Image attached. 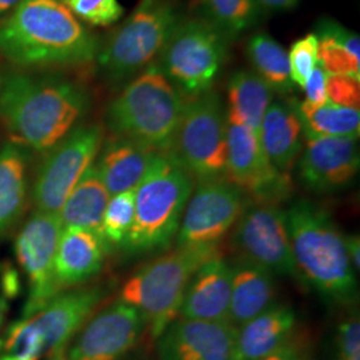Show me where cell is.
I'll return each instance as SVG.
<instances>
[{
    "mask_svg": "<svg viewBox=\"0 0 360 360\" xmlns=\"http://www.w3.org/2000/svg\"><path fill=\"white\" fill-rule=\"evenodd\" d=\"M101 43L62 0H22L0 18V53L26 68H70L96 60Z\"/></svg>",
    "mask_w": 360,
    "mask_h": 360,
    "instance_id": "1",
    "label": "cell"
},
{
    "mask_svg": "<svg viewBox=\"0 0 360 360\" xmlns=\"http://www.w3.org/2000/svg\"><path fill=\"white\" fill-rule=\"evenodd\" d=\"M89 107L84 89L65 79L13 74L0 86V123L13 143L39 153L60 142Z\"/></svg>",
    "mask_w": 360,
    "mask_h": 360,
    "instance_id": "2",
    "label": "cell"
},
{
    "mask_svg": "<svg viewBox=\"0 0 360 360\" xmlns=\"http://www.w3.org/2000/svg\"><path fill=\"white\" fill-rule=\"evenodd\" d=\"M292 257L302 282L336 303L358 292L345 236L331 215L309 200H297L285 212Z\"/></svg>",
    "mask_w": 360,
    "mask_h": 360,
    "instance_id": "3",
    "label": "cell"
},
{
    "mask_svg": "<svg viewBox=\"0 0 360 360\" xmlns=\"http://www.w3.org/2000/svg\"><path fill=\"white\" fill-rule=\"evenodd\" d=\"M186 101L156 65L134 77L107 108L114 136L168 153Z\"/></svg>",
    "mask_w": 360,
    "mask_h": 360,
    "instance_id": "4",
    "label": "cell"
},
{
    "mask_svg": "<svg viewBox=\"0 0 360 360\" xmlns=\"http://www.w3.org/2000/svg\"><path fill=\"white\" fill-rule=\"evenodd\" d=\"M220 255V245L176 247L135 272L123 285L120 299L142 314L148 333L159 339L179 316L183 297L195 272Z\"/></svg>",
    "mask_w": 360,
    "mask_h": 360,
    "instance_id": "5",
    "label": "cell"
},
{
    "mask_svg": "<svg viewBox=\"0 0 360 360\" xmlns=\"http://www.w3.org/2000/svg\"><path fill=\"white\" fill-rule=\"evenodd\" d=\"M193 188V176L168 153H158L135 188V217L123 245L147 252L171 245Z\"/></svg>",
    "mask_w": 360,
    "mask_h": 360,
    "instance_id": "6",
    "label": "cell"
},
{
    "mask_svg": "<svg viewBox=\"0 0 360 360\" xmlns=\"http://www.w3.org/2000/svg\"><path fill=\"white\" fill-rule=\"evenodd\" d=\"M179 20L172 0H141L101 46L96 60L102 74L115 83L139 75L159 59Z\"/></svg>",
    "mask_w": 360,
    "mask_h": 360,
    "instance_id": "7",
    "label": "cell"
},
{
    "mask_svg": "<svg viewBox=\"0 0 360 360\" xmlns=\"http://www.w3.org/2000/svg\"><path fill=\"white\" fill-rule=\"evenodd\" d=\"M168 154L199 181L226 176L227 115L218 94L207 91L184 103Z\"/></svg>",
    "mask_w": 360,
    "mask_h": 360,
    "instance_id": "8",
    "label": "cell"
},
{
    "mask_svg": "<svg viewBox=\"0 0 360 360\" xmlns=\"http://www.w3.org/2000/svg\"><path fill=\"white\" fill-rule=\"evenodd\" d=\"M227 39L206 19H180L160 53L159 70L180 94L210 91L227 53Z\"/></svg>",
    "mask_w": 360,
    "mask_h": 360,
    "instance_id": "9",
    "label": "cell"
},
{
    "mask_svg": "<svg viewBox=\"0 0 360 360\" xmlns=\"http://www.w3.org/2000/svg\"><path fill=\"white\" fill-rule=\"evenodd\" d=\"M103 138L101 126H80L49 150L34 186L38 211L59 215L68 195L101 153Z\"/></svg>",
    "mask_w": 360,
    "mask_h": 360,
    "instance_id": "10",
    "label": "cell"
},
{
    "mask_svg": "<svg viewBox=\"0 0 360 360\" xmlns=\"http://www.w3.org/2000/svg\"><path fill=\"white\" fill-rule=\"evenodd\" d=\"M233 227L232 247L243 262L302 281L292 257L285 212L279 207L252 202Z\"/></svg>",
    "mask_w": 360,
    "mask_h": 360,
    "instance_id": "11",
    "label": "cell"
},
{
    "mask_svg": "<svg viewBox=\"0 0 360 360\" xmlns=\"http://www.w3.org/2000/svg\"><path fill=\"white\" fill-rule=\"evenodd\" d=\"M247 205L245 193L226 178L200 181L184 208L178 247L220 245Z\"/></svg>",
    "mask_w": 360,
    "mask_h": 360,
    "instance_id": "12",
    "label": "cell"
},
{
    "mask_svg": "<svg viewBox=\"0 0 360 360\" xmlns=\"http://www.w3.org/2000/svg\"><path fill=\"white\" fill-rule=\"evenodd\" d=\"M226 179L254 202L278 206L292 191L290 174L272 166L259 135L247 126L227 122Z\"/></svg>",
    "mask_w": 360,
    "mask_h": 360,
    "instance_id": "13",
    "label": "cell"
},
{
    "mask_svg": "<svg viewBox=\"0 0 360 360\" xmlns=\"http://www.w3.org/2000/svg\"><path fill=\"white\" fill-rule=\"evenodd\" d=\"M62 231L63 224L58 214L38 211L27 220L16 238L15 252L28 281L23 318L34 315L59 295L55 255Z\"/></svg>",
    "mask_w": 360,
    "mask_h": 360,
    "instance_id": "14",
    "label": "cell"
},
{
    "mask_svg": "<svg viewBox=\"0 0 360 360\" xmlns=\"http://www.w3.org/2000/svg\"><path fill=\"white\" fill-rule=\"evenodd\" d=\"M146 322L142 314L123 302L98 314L70 348V360H119L141 338Z\"/></svg>",
    "mask_w": 360,
    "mask_h": 360,
    "instance_id": "15",
    "label": "cell"
},
{
    "mask_svg": "<svg viewBox=\"0 0 360 360\" xmlns=\"http://www.w3.org/2000/svg\"><path fill=\"white\" fill-rule=\"evenodd\" d=\"M358 139L309 138L299 160V178L314 193H334L349 184L359 171Z\"/></svg>",
    "mask_w": 360,
    "mask_h": 360,
    "instance_id": "16",
    "label": "cell"
},
{
    "mask_svg": "<svg viewBox=\"0 0 360 360\" xmlns=\"http://www.w3.org/2000/svg\"><path fill=\"white\" fill-rule=\"evenodd\" d=\"M231 323L180 318L159 336L160 360H231L236 336Z\"/></svg>",
    "mask_w": 360,
    "mask_h": 360,
    "instance_id": "17",
    "label": "cell"
},
{
    "mask_svg": "<svg viewBox=\"0 0 360 360\" xmlns=\"http://www.w3.org/2000/svg\"><path fill=\"white\" fill-rule=\"evenodd\" d=\"M101 299L102 292L98 288L59 294L28 316L44 339L47 359L65 355L68 343L90 318Z\"/></svg>",
    "mask_w": 360,
    "mask_h": 360,
    "instance_id": "18",
    "label": "cell"
},
{
    "mask_svg": "<svg viewBox=\"0 0 360 360\" xmlns=\"http://www.w3.org/2000/svg\"><path fill=\"white\" fill-rule=\"evenodd\" d=\"M231 283L232 269L221 255L205 263L186 290L180 318L230 323Z\"/></svg>",
    "mask_w": 360,
    "mask_h": 360,
    "instance_id": "19",
    "label": "cell"
},
{
    "mask_svg": "<svg viewBox=\"0 0 360 360\" xmlns=\"http://www.w3.org/2000/svg\"><path fill=\"white\" fill-rule=\"evenodd\" d=\"M296 327L291 307L274 304L236 330L231 360H260L291 340Z\"/></svg>",
    "mask_w": 360,
    "mask_h": 360,
    "instance_id": "20",
    "label": "cell"
},
{
    "mask_svg": "<svg viewBox=\"0 0 360 360\" xmlns=\"http://www.w3.org/2000/svg\"><path fill=\"white\" fill-rule=\"evenodd\" d=\"M107 245L95 232L63 227L55 255V275L60 288L86 282L96 275L103 266Z\"/></svg>",
    "mask_w": 360,
    "mask_h": 360,
    "instance_id": "21",
    "label": "cell"
},
{
    "mask_svg": "<svg viewBox=\"0 0 360 360\" xmlns=\"http://www.w3.org/2000/svg\"><path fill=\"white\" fill-rule=\"evenodd\" d=\"M101 151L95 166L111 196L135 190L158 155V151L119 136L110 139Z\"/></svg>",
    "mask_w": 360,
    "mask_h": 360,
    "instance_id": "22",
    "label": "cell"
},
{
    "mask_svg": "<svg viewBox=\"0 0 360 360\" xmlns=\"http://www.w3.org/2000/svg\"><path fill=\"white\" fill-rule=\"evenodd\" d=\"M302 124L292 103L270 104L263 117L259 139L272 166L290 174L302 153Z\"/></svg>",
    "mask_w": 360,
    "mask_h": 360,
    "instance_id": "23",
    "label": "cell"
},
{
    "mask_svg": "<svg viewBox=\"0 0 360 360\" xmlns=\"http://www.w3.org/2000/svg\"><path fill=\"white\" fill-rule=\"evenodd\" d=\"M272 274L242 262L232 269L230 323L236 328L250 322L275 303Z\"/></svg>",
    "mask_w": 360,
    "mask_h": 360,
    "instance_id": "24",
    "label": "cell"
},
{
    "mask_svg": "<svg viewBox=\"0 0 360 360\" xmlns=\"http://www.w3.org/2000/svg\"><path fill=\"white\" fill-rule=\"evenodd\" d=\"M110 196L98 168L92 165L77 181L59 212L63 227L89 230L102 236L104 211Z\"/></svg>",
    "mask_w": 360,
    "mask_h": 360,
    "instance_id": "25",
    "label": "cell"
},
{
    "mask_svg": "<svg viewBox=\"0 0 360 360\" xmlns=\"http://www.w3.org/2000/svg\"><path fill=\"white\" fill-rule=\"evenodd\" d=\"M272 101V90L255 72L236 71L229 83L227 122L247 126L259 135Z\"/></svg>",
    "mask_w": 360,
    "mask_h": 360,
    "instance_id": "26",
    "label": "cell"
},
{
    "mask_svg": "<svg viewBox=\"0 0 360 360\" xmlns=\"http://www.w3.org/2000/svg\"><path fill=\"white\" fill-rule=\"evenodd\" d=\"M28 156L16 143H7L0 150V233L7 231L19 219L26 203Z\"/></svg>",
    "mask_w": 360,
    "mask_h": 360,
    "instance_id": "27",
    "label": "cell"
},
{
    "mask_svg": "<svg viewBox=\"0 0 360 360\" xmlns=\"http://www.w3.org/2000/svg\"><path fill=\"white\" fill-rule=\"evenodd\" d=\"M318 60L330 75H351L360 80V39L338 22L321 20L318 30Z\"/></svg>",
    "mask_w": 360,
    "mask_h": 360,
    "instance_id": "28",
    "label": "cell"
},
{
    "mask_svg": "<svg viewBox=\"0 0 360 360\" xmlns=\"http://www.w3.org/2000/svg\"><path fill=\"white\" fill-rule=\"evenodd\" d=\"M292 105L307 139L326 136L359 138V108L338 105L330 101L322 104L309 103L306 101L292 102Z\"/></svg>",
    "mask_w": 360,
    "mask_h": 360,
    "instance_id": "29",
    "label": "cell"
},
{
    "mask_svg": "<svg viewBox=\"0 0 360 360\" xmlns=\"http://www.w3.org/2000/svg\"><path fill=\"white\" fill-rule=\"evenodd\" d=\"M247 58L271 90L287 92L292 89L288 56L283 47L269 34H255L247 43Z\"/></svg>",
    "mask_w": 360,
    "mask_h": 360,
    "instance_id": "30",
    "label": "cell"
},
{
    "mask_svg": "<svg viewBox=\"0 0 360 360\" xmlns=\"http://www.w3.org/2000/svg\"><path fill=\"white\" fill-rule=\"evenodd\" d=\"M202 6L205 19L227 40L254 26L260 11L254 0H202Z\"/></svg>",
    "mask_w": 360,
    "mask_h": 360,
    "instance_id": "31",
    "label": "cell"
},
{
    "mask_svg": "<svg viewBox=\"0 0 360 360\" xmlns=\"http://www.w3.org/2000/svg\"><path fill=\"white\" fill-rule=\"evenodd\" d=\"M47 348L31 318L13 323L0 336V360H43Z\"/></svg>",
    "mask_w": 360,
    "mask_h": 360,
    "instance_id": "32",
    "label": "cell"
},
{
    "mask_svg": "<svg viewBox=\"0 0 360 360\" xmlns=\"http://www.w3.org/2000/svg\"><path fill=\"white\" fill-rule=\"evenodd\" d=\"M135 217V190L112 195L104 211L102 236L107 245H124Z\"/></svg>",
    "mask_w": 360,
    "mask_h": 360,
    "instance_id": "33",
    "label": "cell"
},
{
    "mask_svg": "<svg viewBox=\"0 0 360 360\" xmlns=\"http://www.w3.org/2000/svg\"><path fill=\"white\" fill-rule=\"evenodd\" d=\"M79 20L91 26L108 27L116 23L124 13L119 0H62Z\"/></svg>",
    "mask_w": 360,
    "mask_h": 360,
    "instance_id": "34",
    "label": "cell"
},
{
    "mask_svg": "<svg viewBox=\"0 0 360 360\" xmlns=\"http://www.w3.org/2000/svg\"><path fill=\"white\" fill-rule=\"evenodd\" d=\"M288 56L290 77L292 84L303 89L309 74L318 65V38L314 32H309L306 37L297 39L291 46Z\"/></svg>",
    "mask_w": 360,
    "mask_h": 360,
    "instance_id": "35",
    "label": "cell"
},
{
    "mask_svg": "<svg viewBox=\"0 0 360 360\" xmlns=\"http://www.w3.org/2000/svg\"><path fill=\"white\" fill-rule=\"evenodd\" d=\"M327 99L349 108H359L360 80L351 75H328Z\"/></svg>",
    "mask_w": 360,
    "mask_h": 360,
    "instance_id": "36",
    "label": "cell"
},
{
    "mask_svg": "<svg viewBox=\"0 0 360 360\" xmlns=\"http://www.w3.org/2000/svg\"><path fill=\"white\" fill-rule=\"evenodd\" d=\"M336 360H360V321L352 315L340 323L336 334Z\"/></svg>",
    "mask_w": 360,
    "mask_h": 360,
    "instance_id": "37",
    "label": "cell"
},
{
    "mask_svg": "<svg viewBox=\"0 0 360 360\" xmlns=\"http://www.w3.org/2000/svg\"><path fill=\"white\" fill-rule=\"evenodd\" d=\"M328 72L323 68V65L318 62L312 72L309 74L306 84L302 90L304 91L306 102L312 104H322L327 102V77Z\"/></svg>",
    "mask_w": 360,
    "mask_h": 360,
    "instance_id": "38",
    "label": "cell"
},
{
    "mask_svg": "<svg viewBox=\"0 0 360 360\" xmlns=\"http://www.w3.org/2000/svg\"><path fill=\"white\" fill-rule=\"evenodd\" d=\"M260 360H311L309 351L302 345V342L290 340L284 346L278 348L270 355Z\"/></svg>",
    "mask_w": 360,
    "mask_h": 360,
    "instance_id": "39",
    "label": "cell"
},
{
    "mask_svg": "<svg viewBox=\"0 0 360 360\" xmlns=\"http://www.w3.org/2000/svg\"><path fill=\"white\" fill-rule=\"evenodd\" d=\"M254 1L259 10L281 13V11H290L295 8L300 0H254Z\"/></svg>",
    "mask_w": 360,
    "mask_h": 360,
    "instance_id": "40",
    "label": "cell"
},
{
    "mask_svg": "<svg viewBox=\"0 0 360 360\" xmlns=\"http://www.w3.org/2000/svg\"><path fill=\"white\" fill-rule=\"evenodd\" d=\"M346 250H347L348 257L351 262V266L354 271H359L360 269V239L358 235H351L345 238Z\"/></svg>",
    "mask_w": 360,
    "mask_h": 360,
    "instance_id": "41",
    "label": "cell"
},
{
    "mask_svg": "<svg viewBox=\"0 0 360 360\" xmlns=\"http://www.w3.org/2000/svg\"><path fill=\"white\" fill-rule=\"evenodd\" d=\"M22 0H0V18L11 13Z\"/></svg>",
    "mask_w": 360,
    "mask_h": 360,
    "instance_id": "42",
    "label": "cell"
},
{
    "mask_svg": "<svg viewBox=\"0 0 360 360\" xmlns=\"http://www.w3.org/2000/svg\"><path fill=\"white\" fill-rule=\"evenodd\" d=\"M7 311H8V300L6 299V296L0 292V328H1L3 323H4Z\"/></svg>",
    "mask_w": 360,
    "mask_h": 360,
    "instance_id": "43",
    "label": "cell"
},
{
    "mask_svg": "<svg viewBox=\"0 0 360 360\" xmlns=\"http://www.w3.org/2000/svg\"><path fill=\"white\" fill-rule=\"evenodd\" d=\"M50 360H70L67 358V355H60V356H56V358H52Z\"/></svg>",
    "mask_w": 360,
    "mask_h": 360,
    "instance_id": "44",
    "label": "cell"
}]
</instances>
